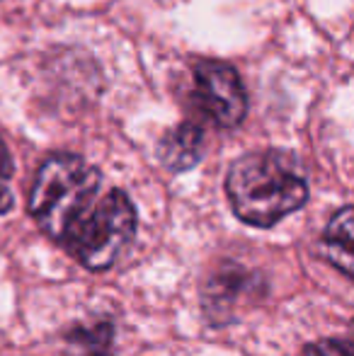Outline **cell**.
Masks as SVG:
<instances>
[{
  "label": "cell",
  "mask_w": 354,
  "mask_h": 356,
  "mask_svg": "<svg viewBox=\"0 0 354 356\" xmlns=\"http://www.w3.org/2000/svg\"><path fill=\"white\" fill-rule=\"evenodd\" d=\"M226 194L243 223L269 228L306 204L308 182L291 153L257 150L231 165Z\"/></svg>",
  "instance_id": "cell-1"
},
{
  "label": "cell",
  "mask_w": 354,
  "mask_h": 356,
  "mask_svg": "<svg viewBox=\"0 0 354 356\" xmlns=\"http://www.w3.org/2000/svg\"><path fill=\"white\" fill-rule=\"evenodd\" d=\"M99 184L102 177L97 168H92L81 155H49L34 177L29 192V213L49 238L61 243L63 235L92 209Z\"/></svg>",
  "instance_id": "cell-2"
},
{
  "label": "cell",
  "mask_w": 354,
  "mask_h": 356,
  "mask_svg": "<svg viewBox=\"0 0 354 356\" xmlns=\"http://www.w3.org/2000/svg\"><path fill=\"white\" fill-rule=\"evenodd\" d=\"M136 209L122 189L107 192L63 235L61 245L86 269L112 267L136 235Z\"/></svg>",
  "instance_id": "cell-3"
},
{
  "label": "cell",
  "mask_w": 354,
  "mask_h": 356,
  "mask_svg": "<svg viewBox=\"0 0 354 356\" xmlns=\"http://www.w3.org/2000/svg\"><path fill=\"white\" fill-rule=\"evenodd\" d=\"M192 97L199 114L218 129H233L246 119L248 95L241 75L228 63L199 58L192 68Z\"/></svg>",
  "instance_id": "cell-4"
},
{
  "label": "cell",
  "mask_w": 354,
  "mask_h": 356,
  "mask_svg": "<svg viewBox=\"0 0 354 356\" xmlns=\"http://www.w3.org/2000/svg\"><path fill=\"white\" fill-rule=\"evenodd\" d=\"M204 131L194 122H182L172 127L158 143V158L170 172H184L194 168L202 158Z\"/></svg>",
  "instance_id": "cell-5"
},
{
  "label": "cell",
  "mask_w": 354,
  "mask_h": 356,
  "mask_svg": "<svg viewBox=\"0 0 354 356\" xmlns=\"http://www.w3.org/2000/svg\"><path fill=\"white\" fill-rule=\"evenodd\" d=\"M255 274H248L243 267L236 264H223L216 274H211V279L204 286V305L207 313H226L228 305L236 298H241V293H246Z\"/></svg>",
  "instance_id": "cell-6"
},
{
  "label": "cell",
  "mask_w": 354,
  "mask_h": 356,
  "mask_svg": "<svg viewBox=\"0 0 354 356\" xmlns=\"http://www.w3.org/2000/svg\"><path fill=\"white\" fill-rule=\"evenodd\" d=\"M325 257L340 269L345 277L354 274V250H352V207H342L330 218L323 235Z\"/></svg>",
  "instance_id": "cell-7"
},
{
  "label": "cell",
  "mask_w": 354,
  "mask_h": 356,
  "mask_svg": "<svg viewBox=\"0 0 354 356\" xmlns=\"http://www.w3.org/2000/svg\"><path fill=\"white\" fill-rule=\"evenodd\" d=\"M66 342L81 349L86 356H109L114 342V327L107 320L95 323L92 327H73L71 332H66Z\"/></svg>",
  "instance_id": "cell-8"
},
{
  "label": "cell",
  "mask_w": 354,
  "mask_h": 356,
  "mask_svg": "<svg viewBox=\"0 0 354 356\" xmlns=\"http://www.w3.org/2000/svg\"><path fill=\"white\" fill-rule=\"evenodd\" d=\"M13 158H10V150L5 141L0 138V213H8L13 209V189H10V179H13Z\"/></svg>",
  "instance_id": "cell-9"
},
{
  "label": "cell",
  "mask_w": 354,
  "mask_h": 356,
  "mask_svg": "<svg viewBox=\"0 0 354 356\" xmlns=\"http://www.w3.org/2000/svg\"><path fill=\"white\" fill-rule=\"evenodd\" d=\"M306 356H352V347L345 339H321L308 344Z\"/></svg>",
  "instance_id": "cell-10"
}]
</instances>
